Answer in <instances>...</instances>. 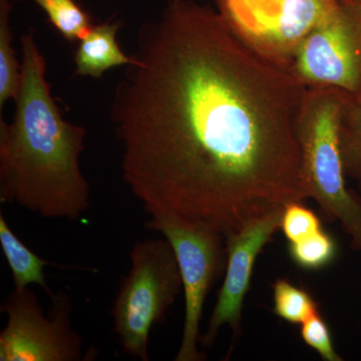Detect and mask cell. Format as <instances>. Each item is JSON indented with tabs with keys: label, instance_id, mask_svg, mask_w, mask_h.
Masks as SVG:
<instances>
[{
	"label": "cell",
	"instance_id": "obj_1",
	"mask_svg": "<svg viewBox=\"0 0 361 361\" xmlns=\"http://www.w3.org/2000/svg\"><path fill=\"white\" fill-rule=\"evenodd\" d=\"M114 92L123 179L149 216L228 234L308 197L297 120L306 87L219 11L169 0L137 33Z\"/></svg>",
	"mask_w": 361,
	"mask_h": 361
},
{
	"label": "cell",
	"instance_id": "obj_2",
	"mask_svg": "<svg viewBox=\"0 0 361 361\" xmlns=\"http://www.w3.org/2000/svg\"><path fill=\"white\" fill-rule=\"evenodd\" d=\"M20 49L16 111L9 123L0 116V203L47 219L78 221L90 205L80 163L87 130L63 118L33 30L21 35Z\"/></svg>",
	"mask_w": 361,
	"mask_h": 361
},
{
	"label": "cell",
	"instance_id": "obj_3",
	"mask_svg": "<svg viewBox=\"0 0 361 361\" xmlns=\"http://www.w3.org/2000/svg\"><path fill=\"white\" fill-rule=\"evenodd\" d=\"M345 92L306 89L297 120L304 183L329 220L339 221L361 252V199L346 186L341 148V118Z\"/></svg>",
	"mask_w": 361,
	"mask_h": 361
},
{
	"label": "cell",
	"instance_id": "obj_4",
	"mask_svg": "<svg viewBox=\"0 0 361 361\" xmlns=\"http://www.w3.org/2000/svg\"><path fill=\"white\" fill-rule=\"evenodd\" d=\"M130 272L123 278L113 313L123 351L149 361L152 327L163 322L183 288L174 249L167 239L137 242L130 253Z\"/></svg>",
	"mask_w": 361,
	"mask_h": 361
},
{
	"label": "cell",
	"instance_id": "obj_5",
	"mask_svg": "<svg viewBox=\"0 0 361 361\" xmlns=\"http://www.w3.org/2000/svg\"><path fill=\"white\" fill-rule=\"evenodd\" d=\"M149 231L161 233L172 245L179 264L185 293V322L175 361H201L198 350L204 303L211 287L227 263L225 236L208 223L174 215L151 216L145 222Z\"/></svg>",
	"mask_w": 361,
	"mask_h": 361
},
{
	"label": "cell",
	"instance_id": "obj_6",
	"mask_svg": "<svg viewBox=\"0 0 361 361\" xmlns=\"http://www.w3.org/2000/svg\"><path fill=\"white\" fill-rule=\"evenodd\" d=\"M216 4L235 35L288 70L299 45L339 0H218Z\"/></svg>",
	"mask_w": 361,
	"mask_h": 361
},
{
	"label": "cell",
	"instance_id": "obj_7",
	"mask_svg": "<svg viewBox=\"0 0 361 361\" xmlns=\"http://www.w3.org/2000/svg\"><path fill=\"white\" fill-rule=\"evenodd\" d=\"M52 308L45 317L37 295L30 287L14 288L0 311L7 315L0 332V361H80L82 337L73 329L68 294L51 297Z\"/></svg>",
	"mask_w": 361,
	"mask_h": 361
},
{
	"label": "cell",
	"instance_id": "obj_8",
	"mask_svg": "<svg viewBox=\"0 0 361 361\" xmlns=\"http://www.w3.org/2000/svg\"><path fill=\"white\" fill-rule=\"evenodd\" d=\"M289 71L306 89L361 90V16L345 0L301 42Z\"/></svg>",
	"mask_w": 361,
	"mask_h": 361
},
{
	"label": "cell",
	"instance_id": "obj_9",
	"mask_svg": "<svg viewBox=\"0 0 361 361\" xmlns=\"http://www.w3.org/2000/svg\"><path fill=\"white\" fill-rule=\"evenodd\" d=\"M284 208L282 205L273 207L247 221L236 231L225 235L227 252L225 279L208 329L199 341L203 348L212 345L224 325L232 330L234 338L241 334L242 310L250 288L256 259L280 229Z\"/></svg>",
	"mask_w": 361,
	"mask_h": 361
},
{
	"label": "cell",
	"instance_id": "obj_10",
	"mask_svg": "<svg viewBox=\"0 0 361 361\" xmlns=\"http://www.w3.org/2000/svg\"><path fill=\"white\" fill-rule=\"evenodd\" d=\"M120 28L118 21L92 26L75 51V75L101 78L104 71L129 65L132 58L123 54L116 42Z\"/></svg>",
	"mask_w": 361,
	"mask_h": 361
},
{
	"label": "cell",
	"instance_id": "obj_11",
	"mask_svg": "<svg viewBox=\"0 0 361 361\" xmlns=\"http://www.w3.org/2000/svg\"><path fill=\"white\" fill-rule=\"evenodd\" d=\"M0 246L13 274L14 288L25 289L35 284L42 287L49 298L54 296L47 285L44 268L52 265L61 267V265L40 258L27 248L14 234L2 213H0Z\"/></svg>",
	"mask_w": 361,
	"mask_h": 361
},
{
	"label": "cell",
	"instance_id": "obj_12",
	"mask_svg": "<svg viewBox=\"0 0 361 361\" xmlns=\"http://www.w3.org/2000/svg\"><path fill=\"white\" fill-rule=\"evenodd\" d=\"M339 135L346 177L355 180L361 191V90L355 94L345 92Z\"/></svg>",
	"mask_w": 361,
	"mask_h": 361
},
{
	"label": "cell",
	"instance_id": "obj_13",
	"mask_svg": "<svg viewBox=\"0 0 361 361\" xmlns=\"http://www.w3.org/2000/svg\"><path fill=\"white\" fill-rule=\"evenodd\" d=\"M13 2L0 0V111L9 99H16L20 85V65L13 49L11 13Z\"/></svg>",
	"mask_w": 361,
	"mask_h": 361
},
{
	"label": "cell",
	"instance_id": "obj_14",
	"mask_svg": "<svg viewBox=\"0 0 361 361\" xmlns=\"http://www.w3.org/2000/svg\"><path fill=\"white\" fill-rule=\"evenodd\" d=\"M42 7L51 25L70 42H80L90 32L92 25L89 14L75 0H33Z\"/></svg>",
	"mask_w": 361,
	"mask_h": 361
},
{
	"label": "cell",
	"instance_id": "obj_15",
	"mask_svg": "<svg viewBox=\"0 0 361 361\" xmlns=\"http://www.w3.org/2000/svg\"><path fill=\"white\" fill-rule=\"evenodd\" d=\"M275 314L293 324H302L319 312L313 297L287 279H277L273 284Z\"/></svg>",
	"mask_w": 361,
	"mask_h": 361
},
{
	"label": "cell",
	"instance_id": "obj_16",
	"mask_svg": "<svg viewBox=\"0 0 361 361\" xmlns=\"http://www.w3.org/2000/svg\"><path fill=\"white\" fill-rule=\"evenodd\" d=\"M289 256L294 263L305 270H320L334 262L336 257V240L322 229L288 246Z\"/></svg>",
	"mask_w": 361,
	"mask_h": 361
},
{
	"label": "cell",
	"instance_id": "obj_17",
	"mask_svg": "<svg viewBox=\"0 0 361 361\" xmlns=\"http://www.w3.org/2000/svg\"><path fill=\"white\" fill-rule=\"evenodd\" d=\"M280 229L289 243L297 242L322 229L319 218L310 209L295 202L285 206Z\"/></svg>",
	"mask_w": 361,
	"mask_h": 361
},
{
	"label": "cell",
	"instance_id": "obj_18",
	"mask_svg": "<svg viewBox=\"0 0 361 361\" xmlns=\"http://www.w3.org/2000/svg\"><path fill=\"white\" fill-rule=\"evenodd\" d=\"M301 337L310 348L314 349L325 361H342L332 342L331 334L327 323L319 312L311 316L301 324Z\"/></svg>",
	"mask_w": 361,
	"mask_h": 361
},
{
	"label": "cell",
	"instance_id": "obj_19",
	"mask_svg": "<svg viewBox=\"0 0 361 361\" xmlns=\"http://www.w3.org/2000/svg\"><path fill=\"white\" fill-rule=\"evenodd\" d=\"M345 1H348L350 6H353V8H355L361 16V0H345Z\"/></svg>",
	"mask_w": 361,
	"mask_h": 361
},
{
	"label": "cell",
	"instance_id": "obj_20",
	"mask_svg": "<svg viewBox=\"0 0 361 361\" xmlns=\"http://www.w3.org/2000/svg\"><path fill=\"white\" fill-rule=\"evenodd\" d=\"M214 1L217 2V1H218V0H214Z\"/></svg>",
	"mask_w": 361,
	"mask_h": 361
},
{
	"label": "cell",
	"instance_id": "obj_21",
	"mask_svg": "<svg viewBox=\"0 0 361 361\" xmlns=\"http://www.w3.org/2000/svg\"><path fill=\"white\" fill-rule=\"evenodd\" d=\"M360 288H361V279H360Z\"/></svg>",
	"mask_w": 361,
	"mask_h": 361
}]
</instances>
